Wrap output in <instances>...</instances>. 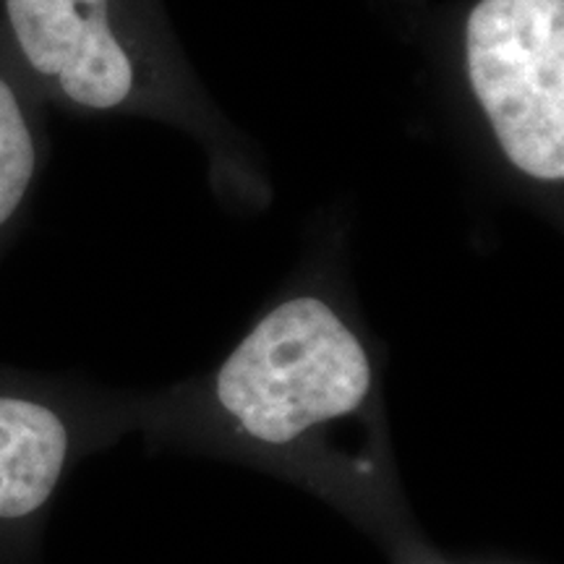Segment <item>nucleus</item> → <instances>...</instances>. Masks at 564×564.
<instances>
[{
  "label": "nucleus",
  "mask_w": 564,
  "mask_h": 564,
  "mask_svg": "<svg viewBox=\"0 0 564 564\" xmlns=\"http://www.w3.org/2000/svg\"><path fill=\"white\" fill-rule=\"evenodd\" d=\"M369 384L364 345L340 316L319 299H293L232 350L217 377V398L251 436L282 444L356 411Z\"/></svg>",
  "instance_id": "f257e3e1"
},
{
  "label": "nucleus",
  "mask_w": 564,
  "mask_h": 564,
  "mask_svg": "<svg viewBox=\"0 0 564 564\" xmlns=\"http://www.w3.org/2000/svg\"><path fill=\"white\" fill-rule=\"evenodd\" d=\"M465 74L507 162L564 178V0H478L465 19Z\"/></svg>",
  "instance_id": "f03ea898"
},
{
  "label": "nucleus",
  "mask_w": 564,
  "mask_h": 564,
  "mask_svg": "<svg viewBox=\"0 0 564 564\" xmlns=\"http://www.w3.org/2000/svg\"><path fill=\"white\" fill-rule=\"evenodd\" d=\"M0 47L34 89L108 112L139 89L121 0H0Z\"/></svg>",
  "instance_id": "7ed1b4c3"
},
{
  "label": "nucleus",
  "mask_w": 564,
  "mask_h": 564,
  "mask_svg": "<svg viewBox=\"0 0 564 564\" xmlns=\"http://www.w3.org/2000/svg\"><path fill=\"white\" fill-rule=\"evenodd\" d=\"M74 453V426L51 400L0 387V531L45 510Z\"/></svg>",
  "instance_id": "20e7f679"
},
{
  "label": "nucleus",
  "mask_w": 564,
  "mask_h": 564,
  "mask_svg": "<svg viewBox=\"0 0 564 564\" xmlns=\"http://www.w3.org/2000/svg\"><path fill=\"white\" fill-rule=\"evenodd\" d=\"M40 171V133L19 70L0 47V238L19 217Z\"/></svg>",
  "instance_id": "39448f33"
}]
</instances>
